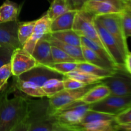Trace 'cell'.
Listing matches in <instances>:
<instances>
[{
	"instance_id": "obj_1",
	"label": "cell",
	"mask_w": 131,
	"mask_h": 131,
	"mask_svg": "<svg viewBox=\"0 0 131 131\" xmlns=\"http://www.w3.org/2000/svg\"><path fill=\"white\" fill-rule=\"evenodd\" d=\"M17 90L12 82L0 92V131H16L26 116L28 96L15 93L13 98H8Z\"/></svg>"
},
{
	"instance_id": "obj_2",
	"label": "cell",
	"mask_w": 131,
	"mask_h": 131,
	"mask_svg": "<svg viewBox=\"0 0 131 131\" xmlns=\"http://www.w3.org/2000/svg\"><path fill=\"white\" fill-rule=\"evenodd\" d=\"M90 109V104L78 100L55 110L51 116L54 118L60 131L69 130L70 127L81 122Z\"/></svg>"
},
{
	"instance_id": "obj_3",
	"label": "cell",
	"mask_w": 131,
	"mask_h": 131,
	"mask_svg": "<svg viewBox=\"0 0 131 131\" xmlns=\"http://www.w3.org/2000/svg\"><path fill=\"white\" fill-rule=\"evenodd\" d=\"M72 29L79 35L86 37L106 49L97 31L95 17L91 14L81 10H78L74 18Z\"/></svg>"
},
{
	"instance_id": "obj_4",
	"label": "cell",
	"mask_w": 131,
	"mask_h": 131,
	"mask_svg": "<svg viewBox=\"0 0 131 131\" xmlns=\"http://www.w3.org/2000/svg\"><path fill=\"white\" fill-rule=\"evenodd\" d=\"M50 116L51 115L50 113L49 98L42 97L37 100L29 99L26 116L16 131H28V128L31 124Z\"/></svg>"
},
{
	"instance_id": "obj_5",
	"label": "cell",
	"mask_w": 131,
	"mask_h": 131,
	"mask_svg": "<svg viewBox=\"0 0 131 131\" xmlns=\"http://www.w3.org/2000/svg\"><path fill=\"white\" fill-rule=\"evenodd\" d=\"M95 19L99 22L115 37L126 56L129 50L127 42V38L124 33L122 23L121 12L99 15L95 17Z\"/></svg>"
},
{
	"instance_id": "obj_6",
	"label": "cell",
	"mask_w": 131,
	"mask_h": 131,
	"mask_svg": "<svg viewBox=\"0 0 131 131\" xmlns=\"http://www.w3.org/2000/svg\"><path fill=\"white\" fill-rule=\"evenodd\" d=\"M95 25L104 46L115 63L120 69H125V55L115 37L101 24L95 19Z\"/></svg>"
},
{
	"instance_id": "obj_7",
	"label": "cell",
	"mask_w": 131,
	"mask_h": 131,
	"mask_svg": "<svg viewBox=\"0 0 131 131\" xmlns=\"http://www.w3.org/2000/svg\"><path fill=\"white\" fill-rule=\"evenodd\" d=\"M109 87L111 94L115 95H131V75L125 69H118L111 76L102 81Z\"/></svg>"
},
{
	"instance_id": "obj_8",
	"label": "cell",
	"mask_w": 131,
	"mask_h": 131,
	"mask_svg": "<svg viewBox=\"0 0 131 131\" xmlns=\"http://www.w3.org/2000/svg\"><path fill=\"white\" fill-rule=\"evenodd\" d=\"M131 106V95H110L102 101L90 105V109L116 115Z\"/></svg>"
},
{
	"instance_id": "obj_9",
	"label": "cell",
	"mask_w": 131,
	"mask_h": 131,
	"mask_svg": "<svg viewBox=\"0 0 131 131\" xmlns=\"http://www.w3.org/2000/svg\"><path fill=\"white\" fill-rule=\"evenodd\" d=\"M96 84H88L84 87L79 88V89H64L55 94L52 97L49 98L51 115L55 110L80 99L89 90L94 86Z\"/></svg>"
},
{
	"instance_id": "obj_10",
	"label": "cell",
	"mask_w": 131,
	"mask_h": 131,
	"mask_svg": "<svg viewBox=\"0 0 131 131\" xmlns=\"http://www.w3.org/2000/svg\"><path fill=\"white\" fill-rule=\"evenodd\" d=\"M12 73L13 76H19L23 73L39 66L38 61L32 54L23 47L14 50L10 59Z\"/></svg>"
},
{
	"instance_id": "obj_11",
	"label": "cell",
	"mask_w": 131,
	"mask_h": 131,
	"mask_svg": "<svg viewBox=\"0 0 131 131\" xmlns=\"http://www.w3.org/2000/svg\"><path fill=\"white\" fill-rule=\"evenodd\" d=\"M51 20L49 19L47 13H45L39 19H37L33 33L23 48L32 54L37 42L46 35L51 33Z\"/></svg>"
},
{
	"instance_id": "obj_12",
	"label": "cell",
	"mask_w": 131,
	"mask_h": 131,
	"mask_svg": "<svg viewBox=\"0 0 131 131\" xmlns=\"http://www.w3.org/2000/svg\"><path fill=\"white\" fill-rule=\"evenodd\" d=\"M81 10L91 14L95 17L99 15L120 13L124 9H122L112 1L88 0Z\"/></svg>"
},
{
	"instance_id": "obj_13",
	"label": "cell",
	"mask_w": 131,
	"mask_h": 131,
	"mask_svg": "<svg viewBox=\"0 0 131 131\" xmlns=\"http://www.w3.org/2000/svg\"><path fill=\"white\" fill-rule=\"evenodd\" d=\"M19 79L28 81L36 85L42 87L43 83L49 79L53 78H63V75L54 72L44 67L38 66L17 76Z\"/></svg>"
},
{
	"instance_id": "obj_14",
	"label": "cell",
	"mask_w": 131,
	"mask_h": 131,
	"mask_svg": "<svg viewBox=\"0 0 131 131\" xmlns=\"http://www.w3.org/2000/svg\"><path fill=\"white\" fill-rule=\"evenodd\" d=\"M19 21L7 22L0 24V46H7L14 49L23 47L17 38Z\"/></svg>"
},
{
	"instance_id": "obj_15",
	"label": "cell",
	"mask_w": 131,
	"mask_h": 131,
	"mask_svg": "<svg viewBox=\"0 0 131 131\" xmlns=\"http://www.w3.org/2000/svg\"><path fill=\"white\" fill-rule=\"evenodd\" d=\"M32 56L38 61L39 66L46 67L53 63L51 44L46 35L37 42Z\"/></svg>"
},
{
	"instance_id": "obj_16",
	"label": "cell",
	"mask_w": 131,
	"mask_h": 131,
	"mask_svg": "<svg viewBox=\"0 0 131 131\" xmlns=\"http://www.w3.org/2000/svg\"><path fill=\"white\" fill-rule=\"evenodd\" d=\"M115 120H101L88 123H79L72 125L69 130L86 131H116Z\"/></svg>"
},
{
	"instance_id": "obj_17",
	"label": "cell",
	"mask_w": 131,
	"mask_h": 131,
	"mask_svg": "<svg viewBox=\"0 0 131 131\" xmlns=\"http://www.w3.org/2000/svg\"><path fill=\"white\" fill-rule=\"evenodd\" d=\"M110 95L111 90L109 87L102 83H99L89 90L79 100L91 105L102 101Z\"/></svg>"
},
{
	"instance_id": "obj_18",
	"label": "cell",
	"mask_w": 131,
	"mask_h": 131,
	"mask_svg": "<svg viewBox=\"0 0 131 131\" xmlns=\"http://www.w3.org/2000/svg\"><path fill=\"white\" fill-rule=\"evenodd\" d=\"M23 3L17 4L6 0L0 6V24L11 21H19V17Z\"/></svg>"
},
{
	"instance_id": "obj_19",
	"label": "cell",
	"mask_w": 131,
	"mask_h": 131,
	"mask_svg": "<svg viewBox=\"0 0 131 131\" xmlns=\"http://www.w3.org/2000/svg\"><path fill=\"white\" fill-rule=\"evenodd\" d=\"M12 82L18 90L28 97L29 96L35 98L46 97L42 87L38 86L31 82L20 79L17 76H14Z\"/></svg>"
},
{
	"instance_id": "obj_20",
	"label": "cell",
	"mask_w": 131,
	"mask_h": 131,
	"mask_svg": "<svg viewBox=\"0 0 131 131\" xmlns=\"http://www.w3.org/2000/svg\"><path fill=\"white\" fill-rule=\"evenodd\" d=\"M76 12L77 10H69L52 20L51 24V33L72 29Z\"/></svg>"
},
{
	"instance_id": "obj_21",
	"label": "cell",
	"mask_w": 131,
	"mask_h": 131,
	"mask_svg": "<svg viewBox=\"0 0 131 131\" xmlns=\"http://www.w3.org/2000/svg\"><path fill=\"white\" fill-rule=\"evenodd\" d=\"M46 37L48 38L51 45L56 46V47L62 49L63 51L67 52L68 54H69L70 56L75 59L78 61H79V62H84V61H86L84 57H83V52H82L81 46H73V45L68 44V43H65V42H61V41L58 40L56 38L51 37L50 33L46 35Z\"/></svg>"
},
{
	"instance_id": "obj_22",
	"label": "cell",
	"mask_w": 131,
	"mask_h": 131,
	"mask_svg": "<svg viewBox=\"0 0 131 131\" xmlns=\"http://www.w3.org/2000/svg\"><path fill=\"white\" fill-rule=\"evenodd\" d=\"M81 47L82 52H83V57H84V60L86 62L93 64V65H97V66L100 67L101 68H104V69H111V70L120 69L117 67L111 65V64L105 61L103 59L101 58L97 53L92 51L91 49L88 48V47H86L83 45H81Z\"/></svg>"
},
{
	"instance_id": "obj_23",
	"label": "cell",
	"mask_w": 131,
	"mask_h": 131,
	"mask_svg": "<svg viewBox=\"0 0 131 131\" xmlns=\"http://www.w3.org/2000/svg\"><path fill=\"white\" fill-rule=\"evenodd\" d=\"M50 35L51 37L68 44L75 46H81V36L74 31L72 29L52 32L50 33Z\"/></svg>"
},
{
	"instance_id": "obj_24",
	"label": "cell",
	"mask_w": 131,
	"mask_h": 131,
	"mask_svg": "<svg viewBox=\"0 0 131 131\" xmlns=\"http://www.w3.org/2000/svg\"><path fill=\"white\" fill-rule=\"evenodd\" d=\"M65 78H72V79H76L82 83L86 84H96L102 82L103 79L106 78L98 76V75H94L91 73L81 71V70H74V71L70 72L67 74L63 75Z\"/></svg>"
},
{
	"instance_id": "obj_25",
	"label": "cell",
	"mask_w": 131,
	"mask_h": 131,
	"mask_svg": "<svg viewBox=\"0 0 131 131\" xmlns=\"http://www.w3.org/2000/svg\"><path fill=\"white\" fill-rule=\"evenodd\" d=\"M81 45H83V46L91 49L92 51H93L95 53H97L101 58L103 59L107 63L118 67L115 63L111 56H110L109 52H107V51L104 47H102V46H100L99 44H98L96 42H93V41L91 40L88 39V38H86V37H82V36H81Z\"/></svg>"
},
{
	"instance_id": "obj_26",
	"label": "cell",
	"mask_w": 131,
	"mask_h": 131,
	"mask_svg": "<svg viewBox=\"0 0 131 131\" xmlns=\"http://www.w3.org/2000/svg\"><path fill=\"white\" fill-rule=\"evenodd\" d=\"M77 70L86 72L91 73L92 74L98 75V76L103 77V78H107V77L111 76L117 70L104 69V68H101L100 67L97 66V65L86 62V61L78 63Z\"/></svg>"
},
{
	"instance_id": "obj_27",
	"label": "cell",
	"mask_w": 131,
	"mask_h": 131,
	"mask_svg": "<svg viewBox=\"0 0 131 131\" xmlns=\"http://www.w3.org/2000/svg\"><path fill=\"white\" fill-rule=\"evenodd\" d=\"M69 10H71V8L67 0H52L46 13L49 19L52 21Z\"/></svg>"
},
{
	"instance_id": "obj_28",
	"label": "cell",
	"mask_w": 131,
	"mask_h": 131,
	"mask_svg": "<svg viewBox=\"0 0 131 131\" xmlns=\"http://www.w3.org/2000/svg\"><path fill=\"white\" fill-rule=\"evenodd\" d=\"M37 20L18 23L17 38L19 43L23 47L33 33Z\"/></svg>"
},
{
	"instance_id": "obj_29",
	"label": "cell",
	"mask_w": 131,
	"mask_h": 131,
	"mask_svg": "<svg viewBox=\"0 0 131 131\" xmlns=\"http://www.w3.org/2000/svg\"><path fill=\"white\" fill-rule=\"evenodd\" d=\"M46 97L50 98L64 90L63 78H53L46 81L42 86Z\"/></svg>"
},
{
	"instance_id": "obj_30",
	"label": "cell",
	"mask_w": 131,
	"mask_h": 131,
	"mask_svg": "<svg viewBox=\"0 0 131 131\" xmlns=\"http://www.w3.org/2000/svg\"><path fill=\"white\" fill-rule=\"evenodd\" d=\"M60 131L58 126L52 116L43 120L33 123L28 128V131Z\"/></svg>"
},
{
	"instance_id": "obj_31",
	"label": "cell",
	"mask_w": 131,
	"mask_h": 131,
	"mask_svg": "<svg viewBox=\"0 0 131 131\" xmlns=\"http://www.w3.org/2000/svg\"><path fill=\"white\" fill-rule=\"evenodd\" d=\"M116 115L90 109L87 111L81 123H88L101 120H115Z\"/></svg>"
},
{
	"instance_id": "obj_32",
	"label": "cell",
	"mask_w": 131,
	"mask_h": 131,
	"mask_svg": "<svg viewBox=\"0 0 131 131\" xmlns=\"http://www.w3.org/2000/svg\"><path fill=\"white\" fill-rule=\"evenodd\" d=\"M79 62L53 63L51 65L44 67L54 72L64 75L65 74L77 70Z\"/></svg>"
},
{
	"instance_id": "obj_33",
	"label": "cell",
	"mask_w": 131,
	"mask_h": 131,
	"mask_svg": "<svg viewBox=\"0 0 131 131\" xmlns=\"http://www.w3.org/2000/svg\"><path fill=\"white\" fill-rule=\"evenodd\" d=\"M51 52L53 63L79 62L62 49L53 45H51Z\"/></svg>"
},
{
	"instance_id": "obj_34",
	"label": "cell",
	"mask_w": 131,
	"mask_h": 131,
	"mask_svg": "<svg viewBox=\"0 0 131 131\" xmlns=\"http://www.w3.org/2000/svg\"><path fill=\"white\" fill-rule=\"evenodd\" d=\"M122 23L127 38L131 37V11L125 8L121 12Z\"/></svg>"
},
{
	"instance_id": "obj_35",
	"label": "cell",
	"mask_w": 131,
	"mask_h": 131,
	"mask_svg": "<svg viewBox=\"0 0 131 131\" xmlns=\"http://www.w3.org/2000/svg\"><path fill=\"white\" fill-rule=\"evenodd\" d=\"M12 75L10 62L0 68V92L8 84L9 78Z\"/></svg>"
},
{
	"instance_id": "obj_36",
	"label": "cell",
	"mask_w": 131,
	"mask_h": 131,
	"mask_svg": "<svg viewBox=\"0 0 131 131\" xmlns=\"http://www.w3.org/2000/svg\"><path fill=\"white\" fill-rule=\"evenodd\" d=\"M14 49L7 46H0V68L5 64L10 62Z\"/></svg>"
},
{
	"instance_id": "obj_37",
	"label": "cell",
	"mask_w": 131,
	"mask_h": 131,
	"mask_svg": "<svg viewBox=\"0 0 131 131\" xmlns=\"http://www.w3.org/2000/svg\"><path fill=\"white\" fill-rule=\"evenodd\" d=\"M63 81L64 89L65 90L79 89V88H81L85 86L88 85V84H84V83L76 80V79H72V78H65L64 76L63 78Z\"/></svg>"
},
{
	"instance_id": "obj_38",
	"label": "cell",
	"mask_w": 131,
	"mask_h": 131,
	"mask_svg": "<svg viewBox=\"0 0 131 131\" xmlns=\"http://www.w3.org/2000/svg\"><path fill=\"white\" fill-rule=\"evenodd\" d=\"M115 122L117 124L131 122V106L116 115L115 116Z\"/></svg>"
},
{
	"instance_id": "obj_39",
	"label": "cell",
	"mask_w": 131,
	"mask_h": 131,
	"mask_svg": "<svg viewBox=\"0 0 131 131\" xmlns=\"http://www.w3.org/2000/svg\"><path fill=\"white\" fill-rule=\"evenodd\" d=\"M71 10H80L88 0H67Z\"/></svg>"
},
{
	"instance_id": "obj_40",
	"label": "cell",
	"mask_w": 131,
	"mask_h": 131,
	"mask_svg": "<svg viewBox=\"0 0 131 131\" xmlns=\"http://www.w3.org/2000/svg\"><path fill=\"white\" fill-rule=\"evenodd\" d=\"M125 69L131 75V52L129 51L125 58Z\"/></svg>"
},
{
	"instance_id": "obj_41",
	"label": "cell",
	"mask_w": 131,
	"mask_h": 131,
	"mask_svg": "<svg viewBox=\"0 0 131 131\" xmlns=\"http://www.w3.org/2000/svg\"><path fill=\"white\" fill-rule=\"evenodd\" d=\"M116 130L131 131V122L123 124H116Z\"/></svg>"
},
{
	"instance_id": "obj_42",
	"label": "cell",
	"mask_w": 131,
	"mask_h": 131,
	"mask_svg": "<svg viewBox=\"0 0 131 131\" xmlns=\"http://www.w3.org/2000/svg\"><path fill=\"white\" fill-rule=\"evenodd\" d=\"M98 1H110L115 3L119 7L122 9H124L125 8V0H98Z\"/></svg>"
},
{
	"instance_id": "obj_43",
	"label": "cell",
	"mask_w": 131,
	"mask_h": 131,
	"mask_svg": "<svg viewBox=\"0 0 131 131\" xmlns=\"http://www.w3.org/2000/svg\"><path fill=\"white\" fill-rule=\"evenodd\" d=\"M125 8L131 11V0H127L125 2Z\"/></svg>"
},
{
	"instance_id": "obj_44",
	"label": "cell",
	"mask_w": 131,
	"mask_h": 131,
	"mask_svg": "<svg viewBox=\"0 0 131 131\" xmlns=\"http://www.w3.org/2000/svg\"><path fill=\"white\" fill-rule=\"evenodd\" d=\"M126 1H127V0H125V2H126Z\"/></svg>"
},
{
	"instance_id": "obj_45",
	"label": "cell",
	"mask_w": 131,
	"mask_h": 131,
	"mask_svg": "<svg viewBox=\"0 0 131 131\" xmlns=\"http://www.w3.org/2000/svg\"></svg>"
}]
</instances>
